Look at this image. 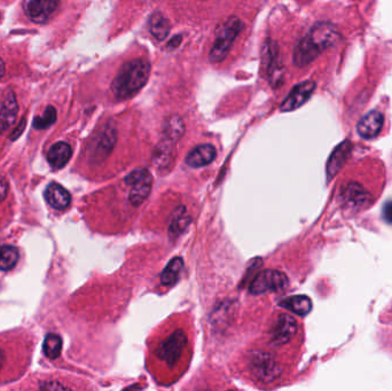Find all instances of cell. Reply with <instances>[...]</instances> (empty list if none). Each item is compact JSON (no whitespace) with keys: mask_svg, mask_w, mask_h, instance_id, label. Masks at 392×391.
I'll use <instances>...</instances> for the list:
<instances>
[{"mask_svg":"<svg viewBox=\"0 0 392 391\" xmlns=\"http://www.w3.org/2000/svg\"><path fill=\"white\" fill-rule=\"evenodd\" d=\"M340 32L335 25L329 22H319L297 44L293 52V63L297 67L310 65L324 51L334 46L340 41Z\"/></svg>","mask_w":392,"mask_h":391,"instance_id":"cell-1","label":"cell"},{"mask_svg":"<svg viewBox=\"0 0 392 391\" xmlns=\"http://www.w3.org/2000/svg\"><path fill=\"white\" fill-rule=\"evenodd\" d=\"M151 65L144 59L131 60L122 67L111 84V91L118 100L129 99L147 83Z\"/></svg>","mask_w":392,"mask_h":391,"instance_id":"cell-2","label":"cell"},{"mask_svg":"<svg viewBox=\"0 0 392 391\" xmlns=\"http://www.w3.org/2000/svg\"><path fill=\"white\" fill-rule=\"evenodd\" d=\"M244 28V23L238 18H229L222 23L217 32L216 41L213 43L209 59L211 63H222L231 50L232 44Z\"/></svg>","mask_w":392,"mask_h":391,"instance_id":"cell-3","label":"cell"},{"mask_svg":"<svg viewBox=\"0 0 392 391\" xmlns=\"http://www.w3.org/2000/svg\"><path fill=\"white\" fill-rule=\"evenodd\" d=\"M187 345V338L182 331H176L169 338H165L156 349L158 359L167 364V366H175L182 357V351Z\"/></svg>","mask_w":392,"mask_h":391,"instance_id":"cell-4","label":"cell"},{"mask_svg":"<svg viewBox=\"0 0 392 391\" xmlns=\"http://www.w3.org/2000/svg\"><path fill=\"white\" fill-rule=\"evenodd\" d=\"M125 181L131 188L130 196H129L131 205L133 207H139L146 201L151 193V174L146 169H137L125 178Z\"/></svg>","mask_w":392,"mask_h":391,"instance_id":"cell-5","label":"cell"},{"mask_svg":"<svg viewBox=\"0 0 392 391\" xmlns=\"http://www.w3.org/2000/svg\"><path fill=\"white\" fill-rule=\"evenodd\" d=\"M287 285L288 278L280 271H263L251 281V293L253 295H260L267 292H280Z\"/></svg>","mask_w":392,"mask_h":391,"instance_id":"cell-6","label":"cell"},{"mask_svg":"<svg viewBox=\"0 0 392 391\" xmlns=\"http://www.w3.org/2000/svg\"><path fill=\"white\" fill-rule=\"evenodd\" d=\"M60 0H25L23 11L34 23H45L59 8Z\"/></svg>","mask_w":392,"mask_h":391,"instance_id":"cell-7","label":"cell"},{"mask_svg":"<svg viewBox=\"0 0 392 391\" xmlns=\"http://www.w3.org/2000/svg\"><path fill=\"white\" fill-rule=\"evenodd\" d=\"M315 90V83L312 81L303 82L291 90L289 96L284 100L280 106L282 112H293L300 108L311 98Z\"/></svg>","mask_w":392,"mask_h":391,"instance_id":"cell-8","label":"cell"},{"mask_svg":"<svg viewBox=\"0 0 392 391\" xmlns=\"http://www.w3.org/2000/svg\"><path fill=\"white\" fill-rule=\"evenodd\" d=\"M297 321L288 314H282L272 328L271 341L274 345H287L296 335Z\"/></svg>","mask_w":392,"mask_h":391,"instance_id":"cell-9","label":"cell"},{"mask_svg":"<svg viewBox=\"0 0 392 391\" xmlns=\"http://www.w3.org/2000/svg\"><path fill=\"white\" fill-rule=\"evenodd\" d=\"M384 115L380 110H372L359 121L357 132L364 139H374L382 132Z\"/></svg>","mask_w":392,"mask_h":391,"instance_id":"cell-10","label":"cell"},{"mask_svg":"<svg viewBox=\"0 0 392 391\" xmlns=\"http://www.w3.org/2000/svg\"><path fill=\"white\" fill-rule=\"evenodd\" d=\"M251 370L260 379L272 381L279 376V367L269 354H253L251 359Z\"/></svg>","mask_w":392,"mask_h":391,"instance_id":"cell-11","label":"cell"},{"mask_svg":"<svg viewBox=\"0 0 392 391\" xmlns=\"http://www.w3.org/2000/svg\"><path fill=\"white\" fill-rule=\"evenodd\" d=\"M18 112L19 105L16 103L15 94H13V91H8L0 106V134L8 130L15 123Z\"/></svg>","mask_w":392,"mask_h":391,"instance_id":"cell-12","label":"cell"},{"mask_svg":"<svg viewBox=\"0 0 392 391\" xmlns=\"http://www.w3.org/2000/svg\"><path fill=\"white\" fill-rule=\"evenodd\" d=\"M45 200L52 208L63 210L70 205V193L58 183H51L45 190Z\"/></svg>","mask_w":392,"mask_h":391,"instance_id":"cell-13","label":"cell"},{"mask_svg":"<svg viewBox=\"0 0 392 391\" xmlns=\"http://www.w3.org/2000/svg\"><path fill=\"white\" fill-rule=\"evenodd\" d=\"M215 158H216V149L213 145H200L189 153L186 158V163L193 168H198L209 165Z\"/></svg>","mask_w":392,"mask_h":391,"instance_id":"cell-14","label":"cell"},{"mask_svg":"<svg viewBox=\"0 0 392 391\" xmlns=\"http://www.w3.org/2000/svg\"><path fill=\"white\" fill-rule=\"evenodd\" d=\"M71 154H72V150L68 143L60 141L51 147L50 150L47 153V161L53 169L58 170V169L65 167L70 160Z\"/></svg>","mask_w":392,"mask_h":391,"instance_id":"cell-15","label":"cell"},{"mask_svg":"<svg viewBox=\"0 0 392 391\" xmlns=\"http://www.w3.org/2000/svg\"><path fill=\"white\" fill-rule=\"evenodd\" d=\"M266 53L269 56V79L272 85H279L282 83V63H280V58H279L278 49L275 46L274 43L269 41L265 46Z\"/></svg>","mask_w":392,"mask_h":391,"instance_id":"cell-16","label":"cell"},{"mask_svg":"<svg viewBox=\"0 0 392 391\" xmlns=\"http://www.w3.org/2000/svg\"><path fill=\"white\" fill-rule=\"evenodd\" d=\"M280 305L288 310L293 311V314L298 316H306L312 309L311 300L305 295H295L284 298Z\"/></svg>","mask_w":392,"mask_h":391,"instance_id":"cell-17","label":"cell"},{"mask_svg":"<svg viewBox=\"0 0 392 391\" xmlns=\"http://www.w3.org/2000/svg\"><path fill=\"white\" fill-rule=\"evenodd\" d=\"M184 262L182 258L176 257L169 262V264L164 269L161 274V283L164 286H172L179 279Z\"/></svg>","mask_w":392,"mask_h":391,"instance_id":"cell-18","label":"cell"},{"mask_svg":"<svg viewBox=\"0 0 392 391\" xmlns=\"http://www.w3.org/2000/svg\"><path fill=\"white\" fill-rule=\"evenodd\" d=\"M151 32L158 41H164L170 32V22L160 13L151 18Z\"/></svg>","mask_w":392,"mask_h":391,"instance_id":"cell-19","label":"cell"},{"mask_svg":"<svg viewBox=\"0 0 392 391\" xmlns=\"http://www.w3.org/2000/svg\"><path fill=\"white\" fill-rule=\"evenodd\" d=\"M184 130H185L184 122L179 116L176 115L167 118L163 127L164 136L169 141H176L179 139L184 134Z\"/></svg>","mask_w":392,"mask_h":391,"instance_id":"cell-20","label":"cell"},{"mask_svg":"<svg viewBox=\"0 0 392 391\" xmlns=\"http://www.w3.org/2000/svg\"><path fill=\"white\" fill-rule=\"evenodd\" d=\"M19 250L13 245L0 247V270L10 271L19 261Z\"/></svg>","mask_w":392,"mask_h":391,"instance_id":"cell-21","label":"cell"},{"mask_svg":"<svg viewBox=\"0 0 392 391\" xmlns=\"http://www.w3.org/2000/svg\"><path fill=\"white\" fill-rule=\"evenodd\" d=\"M62 338L56 334H49L44 341V354L50 359H56L61 354Z\"/></svg>","mask_w":392,"mask_h":391,"instance_id":"cell-22","label":"cell"},{"mask_svg":"<svg viewBox=\"0 0 392 391\" xmlns=\"http://www.w3.org/2000/svg\"><path fill=\"white\" fill-rule=\"evenodd\" d=\"M56 121V109L54 107L49 106L45 109L43 115L37 116L34 120V127L37 130H44L54 124Z\"/></svg>","mask_w":392,"mask_h":391,"instance_id":"cell-23","label":"cell"},{"mask_svg":"<svg viewBox=\"0 0 392 391\" xmlns=\"http://www.w3.org/2000/svg\"><path fill=\"white\" fill-rule=\"evenodd\" d=\"M189 222H191V219H189V216H186L185 210L180 209L178 212V216L173 218L172 223H171V233L177 234V233L182 232L189 225Z\"/></svg>","mask_w":392,"mask_h":391,"instance_id":"cell-24","label":"cell"},{"mask_svg":"<svg viewBox=\"0 0 392 391\" xmlns=\"http://www.w3.org/2000/svg\"><path fill=\"white\" fill-rule=\"evenodd\" d=\"M8 193V183L4 177H0V203L6 199Z\"/></svg>","mask_w":392,"mask_h":391,"instance_id":"cell-25","label":"cell"},{"mask_svg":"<svg viewBox=\"0 0 392 391\" xmlns=\"http://www.w3.org/2000/svg\"><path fill=\"white\" fill-rule=\"evenodd\" d=\"M41 389H47V390H58V389H67L65 385H60L59 382H46L41 385Z\"/></svg>","mask_w":392,"mask_h":391,"instance_id":"cell-26","label":"cell"},{"mask_svg":"<svg viewBox=\"0 0 392 391\" xmlns=\"http://www.w3.org/2000/svg\"><path fill=\"white\" fill-rule=\"evenodd\" d=\"M25 117H22L21 122H20L19 127H16L15 131H13L12 136H11V139L15 140L16 138H19L21 136L22 132L25 130Z\"/></svg>","mask_w":392,"mask_h":391,"instance_id":"cell-27","label":"cell"},{"mask_svg":"<svg viewBox=\"0 0 392 391\" xmlns=\"http://www.w3.org/2000/svg\"><path fill=\"white\" fill-rule=\"evenodd\" d=\"M182 43V36H175L171 38V41L167 43V49L169 50H176L177 47L179 46Z\"/></svg>","mask_w":392,"mask_h":391,"instance_id":"cell-28","label":"cell"},{"mask_svg":"<svg viewBox=\"0 0 392 391\" xmlns=\"http://www.w3.org/2000/svg\"><path fill=\"white\" fill-rule=\"evenodd\" d=\"M5 72H6V68H5V63H4L3 60L0 58V78L3 77L4 75H5Z\"/></svg>","mask_w":392,"mask_h":391,"instance_id":"cell-29","label":"cell"},{"mask_svg":"<svg viewBox=\"0 0 392 391\" xmlns=\"http://www.w3.org/2000/svg\"><path fill=\"white\" fill-rule=\"evenodd\" d=\"M5 360H6V358H5V354H4L3 350L0 349V371H1V368H3L4 364H5Z\"/></svg>","mask_w":392,"mask_h":391,"instance_id":"cell-30","label":"cell"},{"mask_svg":"<svg viewBox=\"0 0 392 391\" xmlns=\"http://www.w3.org/2000/svg\"><path fill=\"white\" fill-rule=\"evenodd\" d=\"M386 312H388V317L392 319V302L390 303L389 307H386Z\"/></svg>","mask_w":392,"mask_h":391,"instance_id":"cell-31","label":"cell"}]
</instances>
